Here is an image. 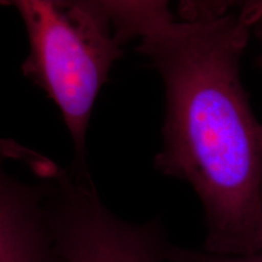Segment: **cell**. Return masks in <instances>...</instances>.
<instances>
[{
	"mask_svg": "<svg viewBox=\"0 0 262 262\" xmlns=\"http://www.w3.org/2000/svg\"><path fill=\"white\" fill-rule=\"evenodd\" d=\"M165 257L166 262H262V250L245 256H224L169 244Z\"/></svg>",
	"mask_w": 262,
	"mask_h": 262,
	"instance_id": "5",
	"label": "cell"
},
{
	"mask_svg": "<svg viewBox=\"0 0 262 262\" xmlns=\"http://www.w3.org/2000/svg\"><path fill=\"white\" fill-rule=\"evenodd\" d=\"M253 33L255 34V37L257 38V40L260 41V44H261V47H262V17L260 19H257L256 24L254 25ZM257 66L262 70V52H261V55L257 58Z\"/></svg>",
	"mask_w": 262,
	"mask_h": 262,
	"instance_id": "6",
	"label": "cell"
},
{
	"mask_svg": "<svg viewBox=\"0 0 262 262\" xmlns=\"http://www.w3.org/2000/svg\"><path fill=\"white\" fill-rule=\"evenodd\" d=\"M0 152V262H61L45 208V186L11 175Z\"/></svg>",
	"mask_w": 262,
	"mask_h": 262,
	"instance_id": "4",
	"label": "cell"
},
{
	"mask_svg": "<svg viewBox=\"0 0 262 262\" xmlns=\"http://www.w3.org/2000/svg\"><path fill=\"white\" fill-rule=\"evenodd\" d=\"M24 21L29 54L22 63L28 79L56 104L74 149L72 166L89 172L86 134L95 102L116 62L123 56L104 2L12 0Z\"/></svg>",
	"mask_w": 262,
	"mask_h": 262,
	"instance_id": "2",
	"label": "cell"
},
{
	"mask_svg": "<svg viewBox=\"0 0 262 262\" xmlns=\"http://www.w3.org/2000/svg\"><path fill=\"white\" fill-rule=\"evenodd\" d=\"M118 37L162 78L165 116L155 166L187 182L204 210L203 250L245 256L262 250V123L241 61L262 2H106Z\"/></svg>",
	"mask_w": 262,
	"mask_h": 262,
	"instance_id": "1",
	"label": "cell"
},
{
	"mask_svg": "<svg viewBox=\"0 0 262 262\" xmlns=\"http://www.w3.org/2000/svg\"><path fill=\"white\" fill-rule=\"evenodd\" d=\"M28 169L45 186V208L61 262H166L159 220L133 224L101 201L89 172L32 153Z\"/></svg>",
	"mask_w": 262,
	"mask_h": 262,
	"instance_id": "3",
	"label": "cell"
}]
</instances>
